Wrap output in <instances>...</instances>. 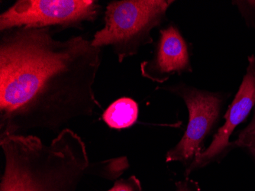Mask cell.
<instances>
[{"label":"cell","mask_w":255,"mask_h":191,"mask_svg":"<svg viewBox=\"0 0 255 191\" xmlns=\"http://www.w3.org/2000/svg\"><path fill=\"white\" fill-rule=\"evenodd\" d=\"M101 48L83 36L55 39L51 28L2 31L0 139L31 131L57 135L100 107L94 84Z\"/></svg>","instance_id":"cell-1"},{"label":"cell","mask_w":255,"mask_h":191,"mask_svg":"<svg viewBox=\"0 0 255 191\" xmlns=\"http://www.w3.org/2000/svg\"><path fill=\"white\" fill-rule=\"evenodd\" d=\"M138 105L128 97L112 103L103 114V119L112 129H123L133 126L138 117Z\"/></svg>","instance_id":"cell-7"},{"label":"cell","mask_w":255,"mask_h":191,"mask_svg":"<svg viewBox=\"0 0 255 191\" xmlns=\"http://www.w3.org/2000/svg\"><path fill=\"white\" fill-rule=\"evenodd\" d=\"M100 5L94 0H18L0 15V31L53 25L78 28L94 21Z\"/></svg>","instance_id":"cell-3"},{"label":"cell","mask_w":255,"mask_h":191,"mask_svg":"<svg viewBox=\"0 0 255 191\" xmlns=\"http://www.w3.org/2000/svg\"><path fill=\"white\" fill-rule=\"evenodd\" d=\"M170 0H122L108 4L105 27L97 31L92 44L96 47L111 46L119 62L135 55L141 47L153 43L151 31L160 26Z\"/></svg>","instance_id":"cell-2"},{"label":"cell","mask_w":255,"mask_h":191,"mask_svg":"<svg viewBox=\"0 0 255 191\" xmlns=\"http://www.w3.org/2000/svg\"><path fill=\"white\" fill-rule=\"evenodd\" d=\"M255 106V57H249V66L239 90L226 115L225 123L215 135L210 146L196 155L187 169L190 174L219 159L230 147L229 138L236 128L247 119Z\"/></svg>","instance_id":"cell-5"},{"label":"cell","mask_w":255,"mask_h":191,"mask_svg":"<svg viewBox=\"0 0 255 191\" xmlns=\"http://www.w3.org/2000/svg\"><path fill=\"white\" fill-rule=\"evenodd\" d=\"M107 191H141V183L135 176L115 182L114 186Z\"/></svg>","instance_id":"cell-10"},{"label":"cell","mask_w":255,"mask_h":191,"mask_svg":"<svg viewBox=\"0 0 255 191\" xmlns=\"http://www.w3.org/2000/svg\"><path fill=\"white\" fill-rule=\"evenodd\" d=\"M177 191H188V189L186 188V185H183V183H180L177 185Z\"/></svg>","instance_id":"cell-11"},{"label":"cell","mask_w":255,"mask_h":191,"mask_svg":"<svg viewBox=\"0 0 255 191\" xmlns=\"http://www.w3.org/2000/svg\"><path fill=\"white\" fill-rule=\"evenodd\" d=\"M192 71L188 44L177 27L169 25L160 30L154 57L141 63L143 77L162 83L174 74Z\"/></svg>","instance_id":"cell-6"},{"label":"cell","mask_w":255,"mask_h":191,"mask_svg":"<svg viewBox=\"0 0 255 191\" xmlns=\"http://www.w3.org/2000/svg\"><path fill=\"white\" fill-rule=\"evenodd\" d=\"M231 146L247 149L255 157V108L250 124L241 132L237 140L230 142Z\"/></svg>","instance_id":"cell-8"},{"label":"cell","mask_w":255,"mask_h":191,"mask_svg":"<svg viewBox=\"0 0 255 191\" xmlns=\"http://www.w3.org/2000/svg\"><path fill=\"white\" fill-rule=\"evenodd\" d=\"M162 88L181 97L189 112L186 132L178 144L167 152L166 162L187 163L203 152V141L219 119L223 97L220 93L200 90L185 83Z\"/></svg>","instance_id":"cell-4"},{"label":"cell","mask_w":255,"mask_h":191,"mask_svg":"<svg viewBox=\"0 0 255 191\" xmlns=\"http://www.w3.org/2000/svg\"><path fill=\"white\" fill-rule=\"evenodd\" d=\"M246 20L247 25L255 28V1H233Z\"/></svg>","instance_id":"cell-9"}]
</instances>
